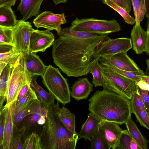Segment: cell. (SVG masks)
<instances>
[{"label":"cell","instance_id":"6da1fadb","mask_svg":"<svg viewBox=\"0 0 149 149\" xmlns=\"http://www.w3.org/2000/svg\"><path fill=\"white\" fill-rule=\"evenodd\" d=\"M52 45L54 62L68 76H86L101 57L97 52L99 45L109 38L107 35L62 29Z\"/></svg>","mask_w":149,"mask_h":149},{"label":"cell","instance_id":"7a4b0ae2","mask_svg":"<svg viewBox=\"0 0 149 149\" xmlns=\"http://www.w3.org/2000/svg\"><path fill=\"white\" fill-rule=\"evenodd\" d=\"M88 101L89 110L101 121L122 125L131 117L130 100L113 92L97 91Z\"/></svg>","mask_w":149,"mask_h":149},{"label":"cell","instance_id":"3957f363","mask_svg":"<svg viewBox=\"0 0 149 149\" xmlns=\"http://www.w3.org/2000/svg\"><path fill=\"white\" fill-rule=\"evenodd\" d=\"M48 111L39 135L42 149H75L79 140L78 133L70 132L56 114L52 106Z\"/></svg>","mask_w":149,"mask_h":149},{"label":"cell","instance_id":"277c9868","mask_svg":"<svg viewBox=\"0 0 149 149\" xmlns=\"http://www.w3.org/2000/svg\"><path fill=\"white\" fill-rule=\"evenodd\" d=\"M42 78L43 84L58 102L63 105L70 102V91L67 79L57 68L47 66Z\"/></svg>","mask_w":149,"mask_h":149},{"label":"cell","instance_id":"5b68a950","mask_svg":"<svg viewBox=\"0 0 149 149\" xmlns=\"http://www.w3.org/2000/svg\"><path fill=\"white\" fill-rule=\"evenodd\" d=\"M103 90L113 92L130 100L137 86L136 81L111 69L101 65Z\"/></svg>","mask_w":149,"mask_h":149},{"label":"cell","instance_id":"8992f818","mask_svg":"<svg viewBox=\"0 0 149 149\" xmlns=\"http://www.w3.org/2000/svg\"><path fill=\"white\" fill-rule=\"evenodd\" d=\"M25 59L21 53L14 65L7 85L6 106H10L15 101L22 88L31 81L32 77L26 69Z\"/></svg>","mask_w":149,"mask_h":149},{"label":"cell","instance_id":"52a82bcc","mask_svg":"<svg viewBox=\"0 0 149 149\" xmlns=\"http://www.w3.org/2000/svg\"><path fill=\"white\" fill-rule=\"evenodd\" d=\"M120 26L116 20H107L93 18L79 19L76 17L69 27L72 30L99 35H107L120 31Z\"/></svg>","mask_w":149,"mask_h":149},{"label":"cell","instance_id":"ba28073f","mask_svg":"<svg viewBox=\"0 0 149 149\" xmlns=\"http://www.w3.org/2000/svg\"><path fill=\"white\" fill-rule=\"evenodd\" d=\"M34 29L30 22L19 20L17 24L12 28V38L14 46L25 57L30 52L29 48L30 38Z\"/></svg>","mask_w":149,"mask_h":149},{"label":"cell","instance_id":"9c48e42d","mask_svg":"<svg viewBox=\"0 0 149 149\" xmlns=\"http://www.w3.org/2000/svg\"><path fill=\"white\" fill-rule=\"evenodd\" d=\"M132 48L130 38L111 39L109 38L99 45L97 52L101 57L105 58L119 53H127Z\"/></svg>","mask_w":149,"mask_h":149},{"label":"cell","instance_id":"30bf717a","mask_svg":"<svg viewBox=\"0 0 149 149\" xmlns=\"http://www.w3.org/2000/svg\"><path fill=\"white\" fill-rule=\"evenodd\" d=\"M64 13L55 14L49 11L40 13L33 20V23L37 29L43 28L50 31L55 30L58 33L62 28L61 24L67 22Z\"/></svg>","mask_w":149,"mask_h":149},{"label":"cell","instance_id":"8fae6325","mask_svg":"<svg viewBox=\"0 0 149 149\" xmlns=\"http://www.w3.org/2000/svg\"><path fill=\"white\" fill-rule=\"evenodd\" d=\"M99 62L102 65L112 66L125 71L144 73L126 52L118 53L105 58L101 57Z\"/></svg>","mask_w":149,"mask_h":149},{"label":"cell","instance_id":"7c38bea8","mask_svg":"<svg viewBox=\"0 0 149 149\" xmlns=\"http://www.w3.org/2000/svg\"><path fill=\"white\" fill-rule=\"evenodd\" d=\"M54 41V35L50 30L34 29L30 38V52L35 54L38 52H44L53 45Z\"/></svg>","mask_w":149,"mask_h":149},{"label":"cell","instance_id":"4fadbf2b","mask_svg":"<svg viewBox=\"0 0 149 149\" xmlns=\"http://www.w3.org/2000/svg\"><path fill=\"white\" fill-rule=\"evenodd\" d=\"M116 123L101 121L98 131L113 149L118 146L123 130Z\"/></svg>","mask_w":149,"mask_h":149},{"label":"cell","instance_id":"5bb4252c","mask_svg":"<svg viewBox=\"0 0 149 149\" xmlns=\"http://www.w3.org/2000/svg\"><path fill=\"white\" fill-rule=\"evenodd\" d=\"M44 0H20L17 10L22 16V20L26 21L32 17H36L40 13L41 5Z\"/></svg>","mask_w":149,"mask_h":149},{"label":"cell","instance_id":"9a60e30c","mask_svg":"<svg viewBox=\"0 0 149 149\" xmlns=\"http://www.w3.org/2000/svg\"><path fill=\"white\" fill-rule=\"evenodd\" d=\"M101 121L92 113H89L86 120L82 125L78 134L79 139L84 138L91 141L98 131Z\"/></svg>","mask_w":149,"mask_h":149},{"label":"cell","instance_id":"2e32d148","mask_svg":"<svg viewBox=\"0 0 149 149\" xmlns=\"http://www.w3.org/2000/svg\"><path fill=\"white\" fill-rule=\"evenodd\" d=\"M133 42V49L136 54H139L145 52L146 47L147 33L140 24H135L130 34Z\"/></svg>","mask_w":149,"mask_h":149},{"label":"cell","instance_id":"e0dca14e","mask_svg":"<svg viewBox=\"0 0 149 149\" xmlns=\"http://www.w3.org/2000/svg\"><path fill=\"white\" fill-rule=\"evenodd\" d=\"M60 103L52 106L54 111L61 122L66 128L71 133H78L75 130V115L72 113L67 108L63 107L60 108Z\"/></svg>","mask_w":149,"mask_h":149},{"label":"cell","instance_id":"ac0fdd59","mask_svg":"<svg viewBox=\"0 0 149 149\" xmlns=\"http://www.w3.org/2000/svg\"><path fill=\"white\" fill-rule=\"evenodd\" d=\"M93 85L86 78L79 79L73 84L71 96L77 100L86 99L93 91Z\"/></svg>","mask_w":149,"mask_h":149},{"label":"cell","instance_id":"d6986e66","mask_svg":"<svg viewBox=\"0 0 149 149\" xmlns=\"http://www.w3.org/2000/svg\"><path fill=\"white\" fill-rule=\"evenodd\" d=\"M33 89L30 87L25 95L17 101L13 102L10 105L13 119L21 110L30 106L38 100Z\"/></svg>","mask_w":149,"mask_h":149},{"label":"cell","instance_id":"ffe728a7","mask_svg":"<svg viewBox=\"0 0 149 149\" xmlns=\"http://www.w3.org/2000/svg\"><path fill=\"white\" fill-rule=\"evenodd\" d=\"M3 107L5 114L4 134L2 146H0V149H10L14 126L10 106L5 105Z\"/></svg>","mask_w":149,"mask_h":149},{"label":"cell","instance_id":"44dd1931","mask_svg":"<svg viewBox=\"0 0 149 149\" xmlns=\"http://www.w3.org/2000/svg\"><path fill=\"white\" fill-rule=\"evenodd\" d=\"M25 58L26 68L31 76L38 75L42 77L47 66L45 65L39 57L35 53L30 52Z\"/></svg>","mask_w":149,"mask_h":149},{"label":"cell","instance_id":"7402d4cb","mask_svg":"<svg viewBox=\"0 0 149 149\" xmlns=\"http://www.w3.org/2000/svg\"><path fill=\"white\" fill-rule=\"evenodd\" d=\"M0 63L12 68L21 54L14 46L7 44H0Z\"/></svg>","mask_w":149,"mask_h":149},{"label":"cell","instance_id":"603a6c76","mask_svg":"<svg viewBox=\"0 0 149 149\" xmlns=\"http://www.w3.org/2000/svg\"><path fill=\"white\" fill-rule=\"evenodd\" d=\"M38 76L35 75L31 77V86L33 88L42 103L49 108L54 104L55 99L49 93L46 91L38 84L37 81Z\"/></svg>","mask_w":149,"mask_h":149},{"label":"cell","instance_id":"cb8c5ba5","mask_svg":"<svg viewBox=\"0 0 149 149\" xmlns=\"http://www.w3.org/2000/svg\"><path fill=\"white\" fill-rule=\"evenodd\" d=\"M127 130L141 149H147L148 141L131 117L125 123Z\"/></svg>","mask_w":149,"mask_h":149},{"label":"cell","instance_id":"d4e9b609","mask_svg":"<svg viewBox=\"0 0 149 149\" xmlns=\"http://www.w3.org/2000/svg\"><path fill=\"white\" fill-rule=\"evenodd\" d=\"M19 21L11 6L0 8V26L13 27Z\"/></svg>","mask_w":149,"mask_h":149},{"label":"cell","instance_id":"484cf974","mask_svg":"<svg viewBox=\"0 0 149 149\" xmlns=\"http://www.w3.org/2000/svg\"><path fill=\"white\" fill-rule=\"evenodd\" d=\"M13 68L7 64L0 73V109L6 100V94L8 81Z\"/></svg>","mask_w":149,"mask_h":149},{"label":"cell","instance_id":"4316f807","mask_svg":"<svg viewBox=\"0 0 149 149\" xmlns=\"http://www.w3.org/2000/svg\"><path fill=\"white\" fill-rule=\"evenodd\" d=\"M132 113H134L141 125L149 130V116L144 105L135 106L131 104Z\"/></svg>","mask_w":149,"mask_h":149},{"label":"cell","instance_id":"83f0119b","mask_svg":"<svg viewBox=\"0 0 149 149\" xmlns=\"http://www.w3.org/2000/svg\"><path fill=\"white\" fill-rule=\"evenodd\" d=\"M42 104L39 100L34 101L30 106L20 111L13 119V124L16 127L27 116L34 113L42 106Z\"/></svg>","mask_w":149,"mask_h":149},{"label":"cell","instance_id":"f1b7e54d","mask_svg":"<svg viewBox=\"0 0 149 149\" xmlns=\"http://www.w3.org/2000/svg\"><path fill=\"white\" fill-rule=\"evenodd\" d=\"M14 128L10 149H23L26 129L24 126L20 129Z\"/></svg>","mask_w":149,"mask_h":149},{"label":"cell","instance_id":"f546056e","mask_svg":"<svg viewBox=\"0 0 149 149\" xmlns=\"http://www.w3.org/2000/svg\"><path fill=\"white\" fill-rule=\"evenodd\" d=\"M133 8L135 24H140L143 19L146 13L145 0H131Z\"/></svg>","mask_w":149,"mask_h":149},{"label":"cell","instance_id":"4dcf8cb0","mask_svg":"<svg viewBox=\"0 0 149 149\" xmlns=\"http://www.w3.org/2000/svg\"><path fill=\"white\" fill-rule=\"evenodd\" d=\"M99 60L96 61L91 68L89 72L92 75V83L95 87L103 86V79L102 74L101 65Z\"/></svg>","mask_w":149,"mask_h":149},{"label":"cell","instance_id":"1f68e13d","mask_svg":"<svg viewBox=\"0 0 149 149\" xmlns=\"http://www.w3.org/2000/svg\"><path fill=\"white\" fill-rule=\"evenodd\" d=\"M118 12L123 18L127 24L133 25L135 23L134 18L129 15L124 8L118 6L110 0H106L103 2Z\"/></svg>","mask_w":149,"mask_h":149},{"label":"cell","instance_id":"d6a6232c","mask_svg":"<svg viewBox=\"0 0 149 149\" xmlns=\"http://www.w3.org/2000/svg\"><path fill=\"white\" fill-rule=\"evenodd\" d=\"M23 149H42L39 135L32 133L25 140Z\"/></svg>","mask_w":149,"mask_h":149},{"label":"cell","instance_id":"836d02e7","mask_svg":"<svg viewBox=\"0 0 149 149\" xmlns=\"http://www.w3.org/2000/svg\"><path fill=\"white\" fill-rule=\"evenodd\" d=\"M90 142L91 149H110L111 148L98 131Z\"/></svg>","mask_w":149,"mask_h":149},{"label":"cell","instance_id":"e575fe53","mask_svg":"<svg viewBox=\"0 0 149 149\" xmlns=\"http://www.w3.org/2000/svg\"><path fill=\"white\" fill-rule=\"evenodd\" d=\"M13 27L0 26V44H7L14 46L12 38Z\"/></svg>","mask_w":149,"mask_h":149},{"label":"cell","instance_id":"d590c367","mask_svg":"<svg viewBox=\"0 0 149 149\" xmlns=\"http://www.w3.org/2000/svg\"><path fill=\"white\" fill-rule=\"evenodd\" d=\"M41 107L34 113L26 116L24 119L23 126L25 127L26 131L37 124L38 121L41 116L40 109Z\"/></svg>","mask_w":149,"mask_h":149},{"label":"cell","instance_id":"8d00e7d4","mask_svg":"<svg viewBox=\"0 0 149 149\" xmlns=\"http://www.w3.org/2000/svg\"><path fill=\"white\" fill-rule=\"evenodd\" d=\"M102 66L110 68L120 75L132 79L136 82L138 81L141 79V75L144 74V73L123 70L112 66Z\"/></svg>","mask_w":149,"mask_h":149},{"label":"cell","instance_id":"74e56055","mask_svg":"<svg viewBox=\"0 0 149 149\" xmlns=\"http://www.w3.org/2000/svg\"><path fill=\"white\" fill-rule=\"evenodd\" d=\"M132 138L127 130H123L116 149H130V143Z\"/></svg>","mask_w":149,"mask_h":149},{"label":"cell","instance_id":"f35d334b","mask_svg":"<svg viewBox=\"0 0 149 149\" xmlns=\"http://www.w3.org/2000/svg\"><path fill=\"white\" fill-rule=\"evenodd\" d=\"M140 96L143 102L146 111L149 116V91L138 87Z\"/></svg>","mask_w":149,"mask_h":149},{"label":"cell","instance_id":"ab89813d","mask_svg":"<svg viewBox=\"0 0 149 149\" xmlns=\"http://www.w3.org/2000/svg\"><path fill=\"white\" fill-rule=\"evenodd\" d=\"M106 0H102L103 2ZM118 6L125 9L130 13L131 10V0H110Z\"/></svg>","mask_w":149,"mask_h":149},{"label":"cell","instance_id":"60d3db41","mask_svg":"<svg viewBox=\"0 0 149 149\" xmlns=\"http://www.w3.org/2000/svg\"><path fill=\"white\" fill-rule=\"evenodd\" d=\"M0 110V146H2L3 137L5 124V114L4 107L3 106Z\"/></svg>","mask_w":149,"mask_h":149},{"label":"cell","instance_id":"b9f144b4","mask_svg":"<svg viewBox=\"0 0 149 149\" xmlns=\"http://www.w3.org/2000/svg\"><path fill=\"white\" fill-rule=\"evenodd\" d=\"M31 81L28 82L22 88L19 93L16 100L15 101H19L27 93L29 88L31 87Z\"/></svg>","mask_w":149,"mask_h":149},{"label":"cell","instance_id":"7bdbcfd3","mask_svg":"<svg viewBox=\"0 0 149 149\" xmlns=\"http://www.w3.org/2000/svg\"><path fill=\"white\" fill-rule=\"evenodd\" d=\"M16 1V0H0V8L3 6H13Z\"/></svg>","mask_w":149,"mask_h":149},{"label":"cell","instance_id":"ee69618b","mask_svg":"<svg viewBox=\"0 0 149 149\" xmlns=\"http://www.w3.org/2000/svg\"><path fill=\"white\" fill-rule=\"evenodd\" d=\"M136 83L139 88L149 91V85L146 82L141 79L138 81H136Z\"/></svg>","mask_w":149,"mask_h":149},{"label":"cell","instance_id":"f6af8a7d","mask_svg":"<svg viewBox=\"0 0 149 149\" xmlns=\"http://www.w3.org/2000/svg\"><path fill=\"white\" fill-rule=\"evenodd\" d=\"M147 40L146 42V50L145 51L148 55H149V17L148 18L147 22Z\"/></svg>","mask_w":149,"mask_h":149},{"label":"cell","instance_id":"bcb514c9","mask_svg":"<svg viewBox=\"0 0 149 149\" xmlns=\"http://www.w3.org/2000/svg\"><path fill=\"white\" fill-rule=\"evenodd\" d=\"M130 149H141L132 138L130 141Z\"/></svg>","mask_w":149,"mask_h":149},{"label":"cell","instance_id":"7dc6e473","mask_svg":"<svg viewBox=\"0 0 149 149\" xmlns=\"http://www.w3.org/2000/svg\"><path fill=\"white\" fill-rule=\"evenodd\" d=\"M47 116H42L38 120L37 122V124L40 125H44L46 122V119Z\"/></svg>","mask_w":149,"mask_h":149},{"label":"cell","instance_id":"c3c4849f","mask_svg":"<svg viewBox=\"0 0 149 149\" xmlns=\"http://www.w3.org/2000/svg\"><path fill=\"white\" fill-rule=\"evenodd\" d=\"M146 6L145 15L147 18L149 17V0H145Z\"/></svg>","mask_w":149,"mask_h":149},{"label":"cell","instance_id":"681fc988","mask_svg":"<svg viewBox=\"0 0 149 149\" xmlns=\"http://www.w3.org/2000/svg\"><path fill=\"white\" fill-rule=\"evenodd\" d=\"M146 60L147 65V68L144 73L145 75L149 77V59L147 58Z\"/></svg>","mask_w":149,"mask_h":149},{"label":"cell","instance_id":"f907efd6","mask_svg":"<svg viewBox=\"0 0 149 149\" xmlns=\"http://www.w3.org/2000/svg\"><path fill=\"white\" fill-rule=\"evenodd\" d=\"M141 79L149 85V77L145 74L141 75Z\"/></svg>","mask_w":149,"mask_h":149},{"label":"cell","instance_id":"816d5d0a","mask_svg":"<svg viewBox=\"0 0 149 149\" xmlns=\"http://www.w3.org/2000/svg\"><path fill=\"white\" fill-rule=\"evenodd\" d=\"M54 3L56 5L61 3H66L67 0H53Z\"/></svg>","mask_w":149,"mask_h":149},{"label":"cell","instance_id":"f5cc1de1","mask_svg":"<svg viewBox=\"0 0 149 149\" xmlns=\"http://www.w3.org/2000/svg\"><path fill=\"white\" fill-rule=\"evenodd\" d=\"M16 0V1H17V0Z\"/></svg>","mask_w":149,"mask_h":149},{"label":"cell","instance_id":"db71d44e","mask_svg":"<svg viewBox=\"0 0 149 149\" xmlns=\"http://www.w3.org/2000/svg\"></svg>","mask_w":149,"mask_h":149}]
</instances>
